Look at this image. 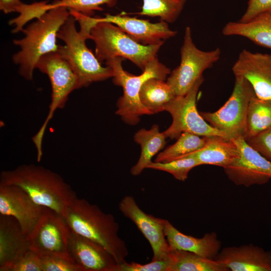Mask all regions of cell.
Listing matches in <instances>:
<instances>
[{
  "mask_svg": "<svg viewBox=\"0 0 271 271\" xmlns=\"http://www.w3.org/2000/svg\"><path fill=\"white\" fill-rule=\"evenodd\" d=\"M0 185L19 187L37 204L49 208L62 216L77 196L59 174L33 164L22 165L13 170L2 171Z\"/></svg>",
  "mask_w": 271,
  "mask_h": 271,
  "instance_id": "6da1fadb",
  "label": "cell"
},
{
  "mask_svg": "<svg viewBox=\"0 0 271 271\" xmlns=\"http://www.w3.org/2000/svg\"><path fill=\"white\" fill-rule=\"evenodd\" d=\"M63 217L71 230L102 245L118 264L126 261L128 250L118 235L119 224L112 214L76 196L66 209Z\"/></svg>",
  "mask_w": 271,
  "mask_h": 271,
  "instance_id": "7a4b0ae2",
  "label": "cell"
},
{
  "mask_svg": "<svg viewBox=\"0 0 271 271\" xmlns=\"http://www.w3.org/2000/svg\"><path fill=\"white\" fill-rule=\"evenodd\" d=\"M70 16L69 10L64 7L51 8L40 18L24 27V37L13 40L20 50L13 55V62L19 65V72L25 79L31 80L40 58L57 50V34Z\"/></svg>",
  "mask_w": 271,
  "mask_h": 271,
  "instance_id": "3957f363",
  "label": "cell"
},
{
  "mask_svg": "<svg viewBox=\"0 0 271 271\" xmlns=\"http://www.w3.org/2000/svg\"><path fill=\"white\" fill-rule=\"evenodd\" d=\"M76 22L70 14L58 33L57 38L63 41L64 45H58L57 51L77 76L79 88L112 78V69L107 66H102L87 47L85 42L90 36L77 31Z\"/></svg>",
  "mask_w": 271,
  "mask_h": 271,
  "instance_id": "277c9868",
  "label": "cell"
},
{
  "mask_svg": "<svg viewBox=\"0 0 271 271\" xmlns=\"http://www.w3.org/2000/svg\"><path fill=\"white\" fill-rule=\"evenodd\" d=\"M123 59L120 57H114L106 60L105 64L112 69L113 83L123 89V95L117 102L115 113L126 123L134 125L139 122L141 116L151 114L140 99V92L144 83L152 78L165 80L171 71L156 57L146 66L141 74L134 75L123 69Z\"/></svg>",
  "mask_w": 271,
  "mask_h": 271,
  "instance_id": "5b68a950",
  "label": "cell"
},
{
  "mask_svg": "<svg viewBox=\"0 0 271 271\" xmlns=\"http://www.w3.org/2000/svg\"><path fill=\"white\" fill-rule=\"evenodd\" d=\"M91 28L89 39L95 46V55L101 63L114 57L127 59L143 71L157 57L163 45H144L132 39L117 26L97 21Z\"/></svg>",
  "mask_w": 271,
  "mask_h": 271,
  "instance_id": "8992f818",
  "label": "cell"
},
{
  "mask_svg": "<svg viewBox=\"0 0 271 271\" xmlns=\"http://www.w3.org/2000/svg\"><path fill=\"white\" fill-rule=\"evenodd\" d=\"M36 68L48 76L52 88L48 115L38 131L32 138L37 150V161L40 162L43 156V139L48 122L56 110L64 106L69 94L80 88L77 76L57 50L42 56L37 63Z\"/></svg>",
  "mask_w": 271,
  "mask_h": 271,
  "instance_id": "52a82bcc",
  "label": "cell"
},
{
  "mask_svg": "<svg viewBox=\"0 0 271 271\" xmlns=\"http://www.w3.org/2000/svg\"><path fill=\"white\" fill-rule=\"evenodd\" d=\"M180 55V65L171 72L167 80L176 96L185 95L189 91L203 72L219 61L221 50L219 48L207 51L198 49L193 42L190 27L187 26Z\"/></svg>",
  "mask_w": 271,
  "mask_h": 271,
  "instance_id": "ba28073f",
  "label": "cell"
},
{
  "mask_svg": "<svg viewBox=\"0 0 271 271\" xmlns=\"http://www.w3.org/2000/svg\"><path fill=\"white\" fill-rule=\"evenodd\" d=\"M251 84L241 76H235L232 92L227 101L214 112H200L210 125L225 133L229 139L243 137L251 98L255 95Z\"/></svg>",
  "mask_w": 271,
  "mask_h": 271,
  "instance_id": "9c48e42d",
  "label": "cell"
},
{
  "mask_svg": "<svg viewBox=\"0 0 271 271\" xmlns=\"http://www.w3.org/2000/svg\"><path fill=\"white\" fill-rule=\"evenodd\" d=\"M204 80L202 76L185 95L176 96L165 106V111L172 117L171 124L163 132L167 138H178L182 132H188L201 137L217 136L228 139L225 133L206 121L197 110V95Z\"/></svg>",
  "mask_w": 271,
  "mask_h": 271,
  "instance_id": "30bf717a",
  "label": "cell"
},
{
  "mask_svg": "<svg viewBox=\"0 0 271 271\" xmlns=\"http://www.w3.org/2000/svg\"><path fill=\"white\" fill-rule=\"evenodd\" d=\"M70 230L61 215L43 206L37 223L27 236L30 249L39 256L55 255L72 260L68 250Z\"/></svg>",
  "mask_w": 271,
  "mask_h": 271,
  "instance_id": "8fae6325",
  "label": "cell"
},
{
  "mask_svg": "<svg viewBox=\"0 0 271 271\" xmlns=\"http://www.w3.org/2000/svg\"><path fill=\"white\" fill-rule=\"evenodd\" d=\"M238 156L223 168L228 178L237 186L263 185L271 179V162L249 146L242 137L233 139Z\"/></svg>",
  "mask_w": 271,
  "mask_h": 271,
  "instance_id": "7c38bea8",
  "label": "cell"
},
{
  "mask_svg": "<svg viewBox=\"0 0 271 271\" xmlns=\"http://www.w3.org/2000/svg\"><path fill=\"white\" fill-rule=\"evenodd\" d=\"M118 208L149 241L153 252L152 260L167 258L170 249L164 232V219L145 213L131 196L123 197L119 203Z\"/></svg>",
  "mask_w": 271,
  "mask_h": 271,
  "instance_id": "4fadbf2b",
  "label": "cell"
},
{
  "mask_svg": "<svg viewBox=\"0 0 271 271\" xmlns=\"http://www.w3.org/2000/svg\"><path fill=\"white\" fill-rule=\"evenodd\" d=\"M232 71L235 76H241L251 84L258 98L271 100V54L243 49Z\"/></svg>",
  "mask_w": 271,
  "mask_h": 271,
  "instance_id": "5bb4252c",
  "label": "cell"
},
{
  "mask_svg": "<svg viewBox=\"0 0 271 271\" xmlns=\"http://www.w3.org/2000/svg\"><path fill=\"white\" fill-rule=\"evenodd\" d=\"M43 208L20 187L0 185V214L15 218L27 236L37 223Z\"/></svg>",
  "mask_w": 271,
  "mask_h": 271,
  "instance_id": "9a60e30c",
  "label": "cell"
},
{
  "mask_svg": "<svg viewBox=\"0 0 271 271\" xmlns=\"http://www.w3.org/2000/svg\"><path fill=\"white\" fill-rule=\"evenodd\" d=\"M68 250L72 260L83 271H116L118 264L108 250L71 230Z\"/></svg>",
  "mask_w": 271,
  "mask_h": 271,
  "instance_id": "2e32d148",
  "label": "cell"
},
{
  "mask_svg": "<svg viewBox=\"0 0 271 271\" xmlns=\"http://www.w3.org/2000/svg\"><path fill=\"white\" fill-rule=\"evenodd\" d=\"M97 21L112 23L144 45H163L164 41L175 36L177 32L170 29L167 23L161 21L152 23L148 20L123 15L106 14L96 18Z\"/></svg>",
  "mask_w": 271,
  "mask_h": 271,
  "instance_id": "e0dca14e",
  "label": "cell"
},
{
  "mask_svg": "<svg viewBox=\"0 0 271 271\" xmlns=\"http://www.w3.org/2000/svg\"><path fill=\"white\" fill-rule=\"evenodd\" d=\"M215 260L231 271H271V251L251 244L223 248Z\"/></svg>",
  "mask_w": 271,
  "mask_h": 271,
  "instance_id": "ac0fdd59",
  "label": "cell"
},
{
  "mask_svg": "<svg viewBox=\"0 0 271 271\" xmlns=\"http://www.w3.org/2000/svg\"><path fill=\"white\" fill-rule=\"evenodd\" d=\"M30 250L27 236L17 220L0 215V271H6Z\"/></svg>",
  "mask_w": 271,
  "mask_h": 271,
  "instance_id": "d6986e66",
  "label": "cell"
},
{
  "mask_svg": "<svg viewBox=\"0 0 271 271\" xmlns=\"http://www.w3.org/2000/svg\"><path fill=\"white\" fill-rule=\"evenodd\" d=\"M164 232L170 249L190 251L212 259L221 250V242L215 232L206 233L202 237L197 238L184 234L164 219Z\"/></svg>",
  "mask_w": 271,
  "mask_h": 271,
  "instance_id": "ffe728a7",
  "label": "cell"
},
{
  "mask_svg": "<svg viewBox=\"0 0 271 271\" xmlns=\"http://www.w3.org/2000/svg\"><path fill=\"white\" fill-rule=\"evenodd\" d=\"M225 36L244 37L253 43L271 49V11L261 13L245 22H229L223 27Z\"/></svg>",
  "mask_w": 271,
  "mask_h": 271,
  "instance_id": "44dd1931",
  "label": "cell"
},
{
  "mask_svg": "<svg viewBox=\"0 0 271 271\" xmlns=\"http://www.w3.org/2000/svg\"><path fill=\"white\" fill-rule=\"evenodd\" d=\"M192 154L199 166L210 165L224 168L238 157V151L233 139L215 136L207 137L204 147Z\"/></svg>",
  "mask_w": 271,
  "mask_h": 271,
  "instance_id": "7402d4cb",
  "label": "cell"
},
{
  "mask_svg": "<svg viewBox=\"0 0 271 271\" xmlns=\"http://www.w3.org/2000/svg\"><path fill=\"white\" fill-rule=\"evenodd\" d=\"M167 137L160 131L159 126L154 124L148 130L142 128L134 136V141L141 146V153L138 161L130 169L133 176L140 175L152 162L153 157L163 149Z\"/></svg>",
  "mask_w": 271,
  "mask_h": 271,
  "instance_id": "603a6c76",
  "label": "cell"
},
{
  "mask_svg": "<svg viewBox=\"0 0 271 271\" xmlns=\"http://www.w3.org/2000/svg\"><path fill=\"white\" fill-rule=\"evenodd\" d=\"M168 271H228L221 262L195 253L170 249Z\"/></svg>",
  "mask_w": 271,
  "mask_h": 271,
  "instance_id": "cb8c5ba5",
  "label": "cell"
},
{
  "mask_svg": "<svg viewBox=\"0 0 271 271\" xmlns=\"http://www.w3.org/2000/svg\"><path fill=\"white\" fill-rule=\"evenodd\" d=\"M176 96L167 81L157 78L147 80L140 92L141 103L151 114L165 111V106Z\"/></svg>",
  "mask_w": 271,
  "mask_h": 271,
  "instance_id": "d4e9b609",
  "label": "cell"
},
{
  "mask_svg": "<svg viewBox=\"0 0 271 271\" xmlns=\"http://www.w3.org/2000/svg\"><path fill=\"white\" fill-rule=\"evenodd\" d=\"M47 1L26 4L20 0H0V10L5 14L17 12L19 15L11 19L9 23L15 28L13 33L22 32L26 24L34 19H38L51 9Z\"/></svg>",
  "mask_w": 271,
  "mask_h": 271,
  "instance_id": "484cf974",
  "label": "cell"
},
{
  "mask_svg": "<svg viewBox=\"0 0 271 271\" xmlns=\"http://www.w3.org/2000/svg\"><path fill=\"white\" fill-rule=\"evenodd\" d=\"M271 127V100L254 95L249 102L243 136L246 141Z\"/></svg>",
  "mask_w": 271,
  "mask_h": 271,
  "instance_id": "4316f807",
  "label": "cell"
},
{
  "mask_svg": "<svg viewBox=\"0 0 271 271\" xmlns=\"http://www.w3.org/2000/svg\"><path fill=\"white\" fill-rule=\"evenodd\" d=\"M207 139L206 137L183 132L176 143L158 154L155 162L165 163L195 152L204 147Z\"/></svg>",
  "mask_w": 271,
  "mask_h": 271,
  "instance_id": "83f0119b",
  "label": "cell"
},
{
  "mask_svg": "<svg viewBox=\"0 0 271 271\" xmlns=\"http://www.w3.org/2000/svg\"><path fill=\"white\" fill-rule=\"evenodd\" d=\"M141 16L159 17L167 23L175 22L183 11L186 0H142Z\"/></svg>",
  "mask_w": 271,
  "mask_h": 271,
  "instance_id": "f1b7e54d",
  "label": "cell"
},
{
  "mask_svg": "<svg viewBox=\"0 0 271 271\" xmlns=\"http://www.w3.org/2000/svg\"><path fill=\"white\" fill-rule=\"evenodd\" d=\"M199 166L197 159L192 153L165 163L152 162L147 167L151 169L168 172L177 180L185 181L189 172L194 168Z\"/></svg>",
  "mask_w": 271,
  "mask_h": 271,
  "instance_id": "f546056e",
  "label": "cell"
},
{
  "mask_svg": "<svg viewBox=\"0 0 271 271\" xmlns=\"http://www.w3.org/2000/svg\"><path fill=\"white\" fill-rule=\"evenodd\" d=\"M117 0H54L50 4L51 8L64 7L83 15L91 16L95 11L103 10L101 7L105 5L109 7H114Z\"/></svg>",
  "mask_w": 271,
  "mask_h": 271,
  "instance_id": "4dcf8cb0",
  "label": "cell"
},
{
  "mask_svg": "<svg viewBox=\"0 0 271 271\" xmlns=\"http://www.w3.org/2000/svg\"><path fill=\"white\" fill-rule=\"evenodd\" d=\"M43 271H83L71 260L55 255L40 256Z\"/></svg>",
  "mask_w": 271,
  "mask_h": 271,
  "instance_id": "1f68e13d",
  "label": "cell"
},
{
  "mask_svg": "<svg viewBox=\"0 0 271 271\" xmlns=\"http://www.w3.org/2000/svg\"><path fill=\"white\" fill-rule=\"evenodd\" d=\"M6 271H43L40 256L30 250Z\"/></svg>",
  "mask_w": 271,
  "mask_h": 271,
  "instance_id": "d6a6232c",
  "label": "cell"
},
{
  "mask_svg": "<svg viewBox=\"0 0 271 271\" xmlns=\"http://www.w3.org/2000/svg\"><path fill=\"white\" fill-rule=\"evenodd\" d=\"M245 141L249 146L271 162V127Z\"/></svg>",
  "mask_w": 271,
  "mask_h": 271,
  "instance_id": "836d02e7",
  "label": "cell"
},
{
  "mask_svg": "<svg viewBox=\"0 0 271 271\" xmlns=\"http://www.w3.org/2000/svg\"><path fill=\"white\" fill-rule=\"evenodd\" d=\"M169 265L168 257L161 260H152L151 262L146 264L125 261L118 264L116 271H168Z\"/></svg>",
  "mask_w": 271,
  "mask_h": 271,
  "instance_id": "e575fe53",
  "label": "cell"
},
{
  "mask_svg": "<svg viewBox=\"0 0 271 271\" xmlns=\"http://www.w3.org/2000/svg\"><path fill=\"white\" fill-rule=\"evenodd\" d=\"M266 11H271V0H248L246 9L238 21L247 22Z\"/></svg>",
  "mask_w": 271,
  "mask_h": 271,
  "instance_id": "d590c367",
  "label": "cell"
}]
</instances>
